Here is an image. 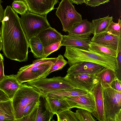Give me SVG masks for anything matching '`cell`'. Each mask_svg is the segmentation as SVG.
I'll return each instance as SVG.
<instances>
[{"instance_id":"cell-1","label":"cell","mask_w":121,"mask_h":121,"mask_svg":"<svg viewBox=\"0 0 121 121\" xmlns=\"http://www.w3.org/2000/svg\"><path fill=\"white\" fill-rule=\"evenodd\" d=\"M1 28L2 50L4 56L20 62L28 60V41L20 17L10 6L4 10Z\"/></svg>"},{"instance_id":"cell-2","label":"cell","mask_w":121,"mask_h":121,"mask_svg":"<svg viewBox=\"0 0 121 121\" xmlns=\"http://www.w3.org/2000/svg\"><path fill=\"white\" fill-rule=\"evenodd\" d=\"M68 60L70 66L82 61L95 63L114 72L117 67V58L105 56L88 49L85 50L71 46H66L64 55Z\"/></svg>"},{"instance_id":"cell-3","label":"cell","mask_w":121,"mask_h":121,"mask_svg":"<svg viewBox=\"0 0 121 121\" xmlns=\"http://www.w3.org/2000/svg\"><path fill=\"white\" fill-rule=\"evenodd\" d=\"M57 59V57L37 59L33 61L32 64L21 67L16 74L19 83L21 84L46 78Z\"/></svg>"},{"instance_id":"cell-4","label":"cell","mask_w":121,"mask_h":121,"mask_svg":"<svg viewBox=\"0 0 121 121\" xmlns=\"http://www.w3.org/2000/svg\"><path fill=\"white\" fill-rule=\"evenodd\" d=\"M41 95L32 87L25 83L20 86L12 99L15 120L23 117V110L28 104L39 101Z\"/></svg>"},{"instance_id":"cell-5","label":"cell","mask_w":121,"mask_h":121,"mask_svg":"<svg viewBox=\"0 0 121 121\" xmlns=\"http://www.w3.org/2000/svg\"><path fill=\"white\" fill-rule=\"evenodd\" d=\"M46 15L29 12L21 15L20 22L28 41L33 36H37L43 30L51 27Z\"/></svg>"},{"instance_id":"cell-6","label":"cell","mask_w":121,"mask_h":121,"mask_svg":"<svg viewBox=\"0 0 121 121\" xmlns=\"http://www.w3.org/2000/svg\"><path fill=\"white\" fill-rule=\"evenodd\" d=\"M25 83L32 87L39 92L41 97L43 95L49 92L74 88L65 79L64 77L60 76L40 79Z\"/></svg>"},{"instance_id":"cell-7","label":"cell","mask_w":121,"mask_h":121,"mask_svg":"<svg viewBox=\"0 0 121 121\" xmlns=\"http://www.w3.org/2000/svg\"><path fill=\"white\" fill-rule=\"evenodd\" d=\"M103 89L105 121H115L121 112V92L110 87Z\"/></svg>"},{"instance_id":"cell-8","label":"cell","mask_w":121,"mask_h":121,"mask_svg":"<svg viewBox=\"0 0 121 121\" xmlns=\"http://www.w3.org/2000/svg\"><path fill=\"white\" fill-rule=\"evenodd\" d=\"M56 14L60 20L63 31L65 32H68L75 24L82 20V15L77 12L69 0H61Z\"/></svg>"},{"instance_id":"cell-9","label":"cell","mask_w":121,"mask_h":121,"mask_svg":"<svg viewBox=\"0 0 121 121\" xmlns=\"http://www.w3.org/2000/svg\"><path fill=\"white\" fill-rule=\"evenodd\" d=\"M65 79L74 88L91 92L98 82L95 74H82L66 75Z\"/></svg>"},{"instance_id":"cell-10","label":"cell","mask_w":121,"mask_h":121,"mask_svg":"<svg viewBox=\"0 0 121 121\" xmlns=\"http://www.w3.org/2000/svg\"><path fill=\"white\" fill-rule=\"evenodd\" d=\"M62 99L66 100L70 109L73 108H82L91 113L95 110V98L92 91L88 92L86 94L67 96Z\"/></svg>"},{"instance_id":"cell-11","label":"cell","mask_w":121,"mask_h":121,"mask_svg":"<svg viewBox=\"0 0 121 121\" xmlns=\"http://www.w3.org/2000/svg\"><path fill=\"white\" fill-rule=\"evenodd\" d=\"M26 4L30 12L45 15L54 9L58 0H22Z\"/></svg>"},{"instance_id":"cell-12","label":"cell","mask_w":121,"mask_h":121,"mask_svg":"<svg viewBox=\"0 0 121 121\" xmlns=\"http://www.w3.org/2000/svg\"><path fill=\"white\" fill-rule=\"evenodd\" d=\"M104 68L100 65L92 62L82 61L70 66L67 71L66 75L82 74H95Z\"/></svg>"},{"instance_id":"cell-13","label":"cell","mask_w":121,"mask_h":121,"mask_svg":"<svg viewBox=\"0 0 121 121\" xmlns=\"http://www.w3.org/2000/svg\"><path fill=\"white\" fill-rule=\"evenodd\" d=\"M91 41L112 49L118 52L119 44L121 43V37H118L107 32L94 36Z\"/></svg>"},{"instance_id":"cell-14","label":"cell","mask_w":121,"mask_h":121,"mask_svg":"<svg viewBox=\"0 0 121 121\" xmlns=\"http://www.w3.org/2000/svg\"><path fill=\"white\" fill-rule=\"evenodd\" d=\"M92 93L94 97L95 110L91 113L92 115L99 121H105L103 98V89L98 82L94 87Z\"/></svg>"},{"instance_id":"cell-15","label":"cell","mask_w":121,"mask_h":121,"mask_svg":"<svg viewBox=\"0 0 121 121\" xmlns=\"http://www.w3.org/2000/svg\"><path fill=\"white\" fill-rule=\"evenodd\" d=\"M68 32V35L70 36L89 38L94 30L92 23L86 19L75 24Z\"/></svg>"},{"instance_id":"cell-16","label":"cell","mask_w":121,"mask_h":121,"mask_svg":"<svg viewBox=\"0 0 121 121\" xmlns=\"http://www.w3.org/2000/svg\"><path fill=\"white\" fill-rule=\"evenodd\" d=\"M20 84L17 80L16 74L5 75L0 82V89L12 99L20 87Z\"/></svg>"},{"instance_id":"cell-17","label":"cell","mask_w":121,"mask_h":121,"mask_svg":"<svg viewBox=\"0 0 121 121\" xmlns=\"http://www.w3.org/2000/svg\"><path fill=\"white\" fill-rule=\"evenodd\" d=\"M46 110L54 115L57 114L70 109L68 103L64 99L45 97Z\"/></svg>"},{"instance_id":"cell-18","label":"cell","mask_w":121,"mask_h":121,"mask_svg":"<svg viewBox=\"0 0 121 121\" xmlns=\"http://www.w3.org/2000/svg\"><path fill=\"white\" fill-rule=\"evenodd\" d=\"M62 36L60 33L51 26L43 30L37 35L44 47L61 41Z\"/></svg>"},{"instance_id":"cell-19","label":"cell","mask_w":121,"mask_h":121,"mask_svg":"<svg viewBox=\"0 0 121 121\" xmlns=\"http://www.w3.org/2000/svg\"><path fill=\"white\" fill-rule=\"evenodd\" d=\"M91 38H83L68 35H63L61 41L62 46H71L88 50Z\"/></svg>"},{"instance_id":"cell-20","label":"cell","mask_w":121,"mask_h":121,"mask_svg":"<svg viewBox=\"0 0 121 121\" xmlns=\"http://www.w3.org/2000/svg\"><path fill=\"white\" fill-rule=\"evenodd\" d=\"M15 120L12 99L0 101V121H15Z\"/></svg>"},{"instance_id":"cell-21","label":"cell","mask_w":121,"mask_h":121,"mask_svg":"<svg viewBox=\"0 0 121 121\" xmlns=\"http://www.w3.org/2000/svg\"><path fill=\"white\" fill-rule=\"evenodd\" d=\"M95 75L104 89L110 87L111 82L117 77L114 71L105 67Z\"/></svg>"},{"instance_id":"cell-22","label":"cell","mask_w":121,"mask_h":121,"mask_svg":"<svg viewBox=\"0 0 121 121\" xmlns=\"http://www.w3.org/2000/svg\"><path fill=\"white\" fill-rule=\"evenodd\" d=\"M88 91L78 88L49 92L42 95L41 97L62 99L67 96H75L87 94Z\"/></svg>"},{"instance_id":"cell-23","label":"cell","mask_w":121,"mask_h":121,"mask_svg":"<svg viewBox=\"0 0 121 121\" xmlns=\"http://www.w3.org/2000/svg\"><path fill=\"white\" fill-rule=\"evenodd\" d=\"M112 19V16L109 17L108 15L103 18L93 20L91 23L93 29V35L107 32L108 27Z\"/></svg>"},{"instance_id":"cell-24","label":"cell","mask_w":121,"mask_h":121,"mask_svg":"<svg viewBox=\"0 0 121 121\" xmlns=\"http://www.w3.org/2000/svg\"><path fill=\"white\" fill-rule=\"evenodd\" d=\"M29 46L34 57L37 59L43 58V46L39 38L33 36L28 41Z\"/></svg>"},{"instance_id":"cell-25","label":"cell","mask_w":121,"mask_h":121,"mask_svg":"<svg viewBox=\"0 0 121 121\" xmlns=\"http://www.w3.org/2000/svg\"><path fill=\"white\" fill-rule=\"evenodd\" d=\"M88 49L105 56L117 58L118 52L105 46L90 41Z\"/></svg>"},{"instance_id":"cell-26","label":"cell","mask_w":121,"mask_h":121,"mask_svg":"<svg viewBox=\"0 0 121 121\" xmlns=\"http://www.w3.org/2000/svg\"><path fill=\"white\" fill-rule=\"evenodd\" d=\"M75 113L79 121H96L93 116L91 113L87 110L79 108L76 111Z\"/></svg>"},{"instance_id":"cell-27","label":"cell","mask_w":121,"mask_h":121,"mask_svg":"<svg viewBox=\"0 0 121 121\" xmlns=\"http://www.w3.org/2000/svg\"><path fill=\"white\" fill-rule=\"evenodd\" d=\"M12 7L15 12L21 15L25 14L28 10L27 5L22 0H13L12 4Z\"/></svg>"},{"instance_id":"cell-28","label":"cell","mask_w":121,"mask_h":121,"mask_svg":"<svg viewBox=\"0 0 121 121\" xmlns=\"http://www.w3.org/2000/svg\"><path fill=\"white\" fill-rule=\"evenodd\" d=\"M56 115L57 121H79L75 112L69 109L64 111Z\"/></svg>"},{"instance_id":"cell-29","label":"cell","mask_w":121,"mask_h":121,"mask_svg":"<svg viewBox=\"0 0 121 121\" xmlns=\"http://www.w3.org/2000/svg\"><path fill=\"white\" fill-rule=\"evenodd\" d=\"M107 32L119 37H121V22L120 18L117 23H115L112 21L111 22L108 27Z\"/></svg>"},{"instance_id":"cell-30","label":"cell","mask_w":121,"mask_h":121,"mask_svg":"<svg viewBox=\"0 0 121 121\" xmlns=\"http://www.w3.org/2000/svg\"><path fill=\"white\" fill-rule=\"evenodd\" d=\"M40 103L39 100L37 102L34 108L29 114L21 118L16 120L15 121H35Z\"/></svg>"},{"instance_id":"cell-31","label":"cell","mask_w":121,"mask_h":121,"mask_svg":"<svg viewBox=\"0 0 121 121\" xmlns=\"http://www.w3.org/2000/svg\"><path fill=\"white\" fill-rule=\"evenodd\" d=\"M57 58V60L48 71V75L54 71L61 69L68 62L62 55H59Z\"/></svg>"},{"instance_id":"cell-32","label":"cell","mask_w":121,"mask_h":121,"mask_svg":"<svg viewBox=\"0 0 121 121\" xmlns=\"http://www.w3.org/2000/svg\"><path fill=\"white\" fill-rule=\"evenodd\" d=\"M61 46V41H60L52 43L44 47L43 58H46L51 53L59 49Z\"/></svg>"},{"instance_id":"cell-33","label":"cell","mask_w":121,"mask_h":121,"mask_svg":"<svg viewBox=\"0 0 121 121\" xmlns=\"http://www.w3.org/2000/svg\"><path fill=\"white\" fill-rule=\"evenodd\" d=\"M54 115L46 110L42 112L41 108L40 107L35 121H50Z\"/></svg>"},{"instance_id":"cell-34","label":"cell","mask_w":121,"mask_h":121,"mask_svg":"<svg viewBox=\"0 0 121 121\" xmlns=\"http://www.w3.org/2000/svg\"><path fill=\"white\" fill-rule=\"evenodd\" d=\"M117 67L115 72L116 77L121 80V43L119 44L117 57Z\"/></svg>"},{"instance_id":"cell-35","label":"cell","mask_w":121,"mask_h":121,"mask_svg":"<svg viewBox=\"0 0 121 121\" xmlns=\"http://www.w3.org/2000/svg\"><path fill=\"white\" fill-rule=\"evenodd\" d=\"M109 1V0H86L85 4L86 5L95 7Z\"/></svg>"},{"instance_id":"cell-36","label":"cell","mask_w":121,"mask_h":121,"mask_svg":"<svg viewBox=\"0 0 121 121\" xmlns=\"http://www.w3.org/2000/svg\"><path fill=\"white\" fill-rule=\"evenodd\" d=\"M39 101L29 103L25 107L23 111V117L27 115L32 111Z\"/></svg>"},{"instance_id":"cell-37","label":"cell","mask_w":121,"mask_h":121,"mask_svg":"<svg viewBox=\"0 0 121 121\" xmlns=\"http://www.w3.org/2000/svg\"><path fill=\"white\" fill-rule=\"evenodd\" d=\"M121 80L116 77L111 83L110 87L117 91L121 92Z\"/></svg>"},{"instance_id":"cell-38","label":"cell","mask_w":121,"mask_h":121,"mask_svg":"<svg viewBox=\"0 0 121 121\" xmlns=\"http://www.w3.org/2000/svg\"><path fill=\"white\" fill-rule=\"evenodd\" d=\"M4 59L0 61V82L5 76L4 73Z\"/></svg>"},{"instance_id":"cell-39","label":"cell","mask_w":121,"mask_h":121,"mask_svg":"<svg viewBox=\"0 0 121 121\" xmlns=\"http://www.w3.org/2000/svg\"><path fill=\"white\" fill-rule=\"evenodd\" d=\"M2 2V1L1 0H0V35L1 34V31L0 27V24L3 16L4 12V9L1 5V3Z\"/></svg>"},{"instance_id":"cell-40","label":"cell","mask_w":121,"mask_h":121,"mask_svg":"<svg viewBox=\"0 0 121 121\" xmlns=\"http://www.w3.org/2000/svg\"><path fill=\"white\" fill-rule=\"evenodd\" d=\"M9 99L7 95L0 89V101L6 100Z\"/></svg>"},{"instance_id":"cell-41","label":"cell","mask_w":121,"mask_h":121,"mask_svg":"<svg viewBox=\"0 0 121 121\" xmlns=\"http://www.w3.org/2000/svg\"><path fill=\"white\" fill-rule=\"evenodd\" d=\"M72 4H81L83 3H85V0H69Z\"/></svg>"},{"instance_id":"cell-42","label":"cell","mask_w":121,"mask_h":121,"mask_svg":"<svg viewBox=\"0 0 121 121\" xmlns=\"http://www.w3.org/2000/svg\"><path fill=\"white\" fill-rule=\"evenodd\" d=\"M2 49V40L1 35H0V51Z\"/></svg>"},{"instance_id":"cell-43","label":"cell","mask_w":121,"mask_h":121,"mask_svg":"<svg viewBox=\"0 0 121 121\" xmlns=\"http://www.w3.org/2000/svg\"><path fill=\"white\" fill-rule=\"evenodd\" d=\"M4 59L3 57L0 53V61Z\"/></svg>"}]
</instances>
